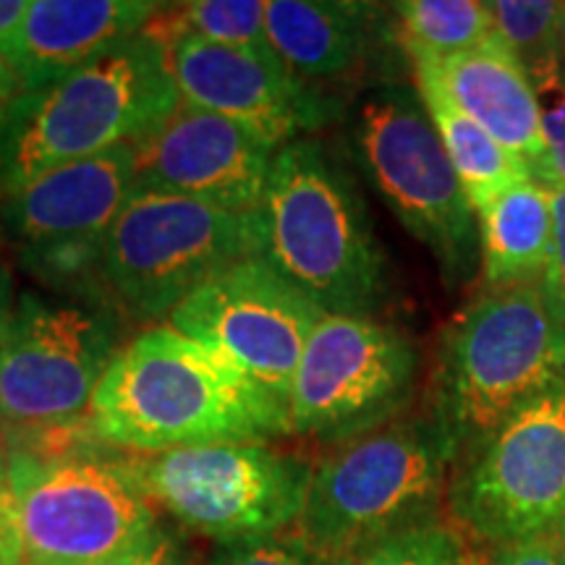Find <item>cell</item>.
<instances>
[{
  "mask_svg": "<svg viewBox=\"0 0 565 565\" xmlns=\"http://www.w3.org/2000/svg\"><path fill=\"white\" fill-rule=\"evenodd\" d=\"M89 433L129 454L267 443L288 416L228 359L171 324L121 345L87 414Z\"/></svg>",
  "mask_w": 565,
  "mask_h": 565,
  "instance_id": "1",
  "label": "cell"
},
{
  "mask_svg": "<svg viewBox=\"0 0 565 565\" xmlns=\"http://www.w3.org/2000/svg\"><path fill=\"white\" fill-rule=\"evenodd\" d=\"M249 233L252 257L324 315L374 317L391 294L364 196L320 139L280 147L263 200L249 212Z\"/></svg>",
  "mask_w": 565,
  "mask_h": 565,
  "instance_id": "2",
  "label": "cell"
},
{
  "mask_svg": "<svg viewBox=\"0 0 565 565\" xmlns=\"http://www.w3.org/2000/svg\"><path fill=\"white\" fill-rule=\"evenodd\" d=\"M565 383V324L540 282L477 294L445 324L437 343L429 416L456 463L503 424Z\"/></svg>",
  "mask_w": 565,
  "mask_h": 565,
  "instance_id": "3",
  "label": "cell"
},
{
  "mask_svg": "<svg viewBox=\"0 0 565 565\" xmlns=\"http://www.w3.org/2000/svg\"><path fill=\"white\" fill-rule=\"evenodd\" d=\"M181 103L160 32H139L74 74L19 92L0 129V200L55 168L147 137Z\"/></svg>",
  "mask_w": 565,
  "mask_h": 565,
  "instance_id": "4",
  "label": "cell"
},
{
  "mask_svg": "<svg viewBox=\"0 0 565 565\" xmlns=\"http://www.w3.org/2000/svg\"><path fill=\"white\" fill-rule=\"evenodd\" d=\"M456 450L429 414L338 445L315 466L291 532L335 561L353 563L391 536L443 519Z\"/></svg>",
  "mask_w": 565,
  "mask_h": 565,
  "instance_id": "5",
  "label": "cell"
},
{
  "mask_svg": "<svg viewBox=\"0 0 565 565\" xmlns=\"http://www.w3.org/2000/svg\"><path fill=\"white\" fill-rule=\"evenodd\" d=\"M353 158L398 223L433 254L448 286L482 267L477 210L450 166L419 89L387 82L366 89L351 116Z\"/></svg>",
  "mask_w": 565,
  "mask_h": 565,
  "instance_id": "6",
  "label": "cell"
},
{
  "mask_svg": "<svg viewBox=\"0 0 565 565\" xmlns=\"http://www.w3.org/2000/svg\"><path fill=\"white\" fill-rule=\"evenodd\" d=\"M121 351V309L74 296L19 294L0 341V419L11 445L71 429Z\"/></svg>",
  "mask_w": 565,
  "mask_h": 565,
  "instance_id": "7",
  "label": "cell"
},
{
  "mask_svg": "<svg viewBox=\"0 0 565 565\" xmlns=\"http://www.w3.org/2000/svg\"><path fill=\"white\" fill-rule=\"evenodd\" d=\"M124 461L154 511L217 545L288 532L315 475L307 458L267 443L131 454Z\"/></svg>",
  "mask_w": 565,
  "mask_h": 565,
  "instance_id": "8",
  "label": "cell"
},
{
  "mask_svg": "<svg viewBox=\"0 0 565 565\" xmlns=\"http://www.w3.org/2000/svg\"><path fill=\"white\" fill-rule=\"evenodd\" d=\"M249 257V212L134 189L105 238L103 278L121 312L158 322L204 282Z\"/></svg>",
  "mask_w": 565,
  "mask_h": 565,
  "instance_id": "9",
  "label": "cell"
},
{
  "mask_svg": "<svg viewBox=\"0 0 565 565\" xmlns=\"http://www.w3.org/2000/svg\"><path fill=\"white\" fill-rule=\"evenodd\" d=\"M137 189V147L42 173L0 200V238L19 267L58 296L110 301L103 278L105 238Z\"/></svg>",
  "mask_w": 565,
  "mask_h": 565,
  "instance_id": "10",
  "label": "cell"
},
{
  "mask_svg": "<svg viewBox=\"0 0 565 565\" xmlns=\"http://www.w3.org/2000/svg\"><path fill=\"white\" fill-rule=\"evenodd\" d=\"M422 353L404 330L374 317L324 315L288 393V435L343 445L387 427L412 406Z\"/></svg>",
  "mask_w": 565,
  "mask_h": 565,
  "instance_id": "11",
  "label": "cell"
},
{
  "mask_svg": "<svg viewBox=\"0 0 565 565\" xmlns=\"http://www.w3.org/2000/svg\"><path fill=\"white\" fill-rule=\"evenodd\" d=\"M24 565H95L160 524L124 458L11 454Z\"/></svg>",
  "mask_w": 565,
  "mask_h": 565,
  "instance_id": "12",
  "label": "cell"
},
{
  "mask_svg": "<svg viewBox=\"0 0 565 565\" xmlns=\"http://www.w3.org/2000/svg\"><path fill=\"white\" fill-rule=\"evenodd\" d=\"M445 508L471 550L550 534L565 513V383L454 466Z\"/></svg>",
  "mask_w": 565,
  "mask_h": 565,
  "instance_id": "13",
  "label": "cell"
},
{
  "mask_svg": "<svg viewBox=\"0 0 565 565\" xmlns=\"http://www.w3.org/2000/svg\"><path fill=\"white\" fill-rule=\"evenodd\" d=\"M322 317L299 288L249 257L196 288L168 324L228 359L286 412L301 353Z\"/></svg>",
  "mask_w": 565,
  "mask_h": 565,
  "instance_id": "14",
  "label": "cell"
},
{
  "mask_svg": "<svg viewBox=\"0 0 565 565\" xmlns=\"http://www.w3.org/2000/svg\"><path fill=\"white\" fill-rule=\"evenodd\" d=\"M134 147L137 189L192 196L231 212L257 207L280 150L249 126L186 103Z\"/></svg>",
  "mask_w": 565,
  "mask_h": 565,
  "instance_id": "15",
  "label": "cell"
},
{
  "mask_svg": "<svg viewBox=\"0 0 565 565\" xmlns=\"http://www.w3.org/2000/svg\"><path fill=\"white\" fill-rule=\"evenodd\" d=\"M162 40L181 103L249 126L275 147L328 118V105L282 66L273 47H225L173 30Z\"/></svg>",
  "mask_w": 565,
  "mask_h": 565,
  "instance_id": "16",
  "label": "cell"
},
{
  "mask_svg": "<svg viewBox=\"0 0 565 565\" xmlns=\"http://www.w3.org/2000/svg\"><path fill=\"white\" fill-rule=\"evenodd\" d=\"M162 11L152 0H30L0 47L19 92H34L113 51Z\"/></svg>",
  "mask_w": 565,
  "mask_h": 565,
  "instance_id": "17",
  "label": "cell"
},
{
  "mask_svg": "<svg viewBox=\"0 0 565 565\" xmlns=\"http://www.w3.org/2000/svg\"><path fill=\"white\" fill-rule=\"evenodd\" d=\"M387 11L349 0H267V42L301 82L356 74L383 42L395 40Z\"/></svg>",
  "mask_w": 565,
  "mask_h": 565,
  "instance_id": "18",
  "label": "cell"
},
{
  "mask_svg": "<svg viewBox=\"0 0 565 565\" xmlns=\"http://www.w3.org/2000/svg\"><path fill=\"white\" fill-rule=\"evenodd\" d=\"M445 92L466 116L475 118L515 162L534 175L542 152L540 97L498 40L477 51L433 61Z\"/></svg>",
  "mask_w": 565,
  "mask_h": 565,
  "instance_id": "19",
  "label": "cell"
},
{
  "mask_svg": "<svg viewBox=\"0 0 565 565\" xmlns=\"http://www.w3.org/2000/svg\"><path fill=\"white\" fill-rule=\"evenodd\" d=\"M487 288L526 286L545 275L553 207L550 189L524 181L477 212Z\"/></svg>",
  "mask_w": 565,
  "mask_h": 565,
  "instance_id": "20",
  "label": "cell"
},
{
  "mask_svg": "<svg viewBox=\"0 0 565 565\" xmlns=\"http://www.w3.org/2000/svg\"><path fill=\"white\" fill-rule=\"evenodd\" d=\"M412 66L424 108H427L437 134H440L450 166H454L471 207L479 212L494 196L519 186V183L532 181V175L521 162H515L475 118H469L458 108L454 97L445 92L433 61L412 58Z\"/></svg>",
  "mask_w": 565,
  "mask_h": 565,
  "instance_id": "21",
  "label": "cell"
},
{
  "mask_svg": "<svg viewBox=\"0 0 565 565\" xmlns=\"http://www.w3.org/2000/svg\"><path fill=\"white\" fill-rule=\"evenodd\" d=\"M391 13L395 42L408 58L445 61L498 40L490 6L479 0H404Z\"/></svg>",
  "mask_w": 565,
  "mask_h": 565,
  "instance_id": "22",
  "label": "cell"
},
{
  "mask_svg": "<svg viewBox=\"0 0 565 565\" xmlns=\"http://www.w3.org/2000/svg\"><path fill=\"white\" fill-rule=\"evenodd\" d=\"M494 38L532 82L536 97L565 76L563 13L557 0H492Z\"/></svg>",
  "mask_w": 565,
  "mask_h": 565,
  "instance_id": "23",
  "label": "cell"
},
{
  "mask_svg": "<svg viewBox=\"0 0 565 565\" xmlns=\"http://www.w3.org/2000/svg\"><path fill=\"white\" fill-rule=\"evenodd\" d=\"M173 32L225 47H249L265 51L267 42V3L263 0H194L183 3L179 24Z\"/></svg>",
  "mask_w": 565,
  "mask_h": 565,
  "instance_id": "24",
  "label": "cell"
},
{
  "mask_svg": "<svg viewBox=\"0 0 565 565\" xmlns=\"http://www.w3.org/2000/svg\"><path fill=\"white\" fill-rule=\"evenodd\" d=\"M353 565H475V553L450 521L437 519L380 542Z\"/></svg>",
  "mask_w": 565,
  "mask_h": 565,
  "instance_id": "25",
  "label": "cell"
},
{
  "mask_svg": "<svg viewBox=\"0 0 565 565\" xmlns=\"http://www.w3.org/2000/svg\"><path fill=\"white\" fill-rule=\"evenodd\" d=\"M207 565H353L335 561L296 536L291 529L254 540L225 542L212 550Z\"/></svg>",
  "mask_w": 565,
  "mask_h": 565,
  "instance_id": "26",
  "label": "cell"
},
{
  "mask_svg": "<svg viewBox=\"0 0 565 565\" xmlns=\"http://www.w3.org/2000/svg\"><path fill=\"white\" fill-rule=\"evenodd\" d=\"M542 152L540 166L532 181L542 183L545 189L565 186V76L553 89L542 92Z\"/></svg>",
  "mask_w": 565,
  "mask_h": 565,
  "instance_id": "27",
  "label": "cell"
},
{
  "mask_svg": "<svg viewBox=\"0 0 565 565\" xmlns=\"http://www.w3.org/2000/svg\"><path fill=\"white\" fill-rule=\"evenodd\" d=\"M550 207H553V236L545 275L540 288L557 320L565 324V186L550 189Z\"/></svg>",
  "mask_w": 565,
  "mask_h": 565,
  "instance_id": "28",
  "label": "cell"
},
{
  "mask_svg": "<svg viewBox=\"0 0 565 565\" xmlns=\"http://www.w3.org/2000/svg\"><path fill=\"white\" fill-rule=\"evenodd\" d=\"M95 565H183V547L171 529L158 524L121 553Z\"/></svg>",
  "mask_w": 565,
  "mask_h": 565,
  "instance_id": "29",
  "label": "cell"
},
{
  "mask_svg": "<svg viewBox=\"0 0 565 565\" xmlns=\"http://www.w3.org/2000/svg\"><path fill=\"white\" fill-rule=\"evenodd\" d=\"M471 553H475V565H565L550 534L529 536L500 547L471 550Z\"/></svg>",
  "mask_w": 565,
  "mask_h": 565,
  "instance_id": "30",
  "label": "cell"
},
{
  "mask_svg": "<svg viewBox=\"0 0 565 565\" xmlns=\"http://www.w3.org/2000/svg\"><path fill=\"white\" fill-rule=\"evenodd\" d=\"M0 565H24L19 511L6 469H0Z\"/></svg>",
  "mask_w": 565,
  "mask_h": 565,
  "instance_id": "31",
  "label": "cell"
},
{
  "mask_svg": "<svg viewBox=\"0 0 565 565\" xmlns=\"http://www.w3.org/2000/svg\"><path fill=\"white\" fill-rule=\"evenodd\" d=\"M17 286H13V275L9 270V265L0 259V341H3L6 330L13 320V312H17Z\"/></svg>",
  "mask_w": 565,
  "mask_h": 565,
  "instance_id": "32",
  "label": "cell"
},
{
  "mask_svg": "<svg viewBox=\"0 0 565 565\" xmlns=\"http://www.w3.org/2000/svg\"><path fill=\"white\" fill-rule=\"evenodd\" d=\"M26 6H30V0H0V47L17 30L19 21L24 19Z\"/></svg>",
  "mask_w": 565,
  "mask_h": 565,
  "instance_id": "33",
  "label": "cell"
},
{
  "mask_svg": "<svg viewBox=\"0 0 565 565\" xmlns=\"http://www.w3.org/2000/svg\"><path fill=\"white\" fill-rule=\"evenodd\" d=\"M17 95H19L17 76L11 74L9 63L0 58V129H3V121H6V116H9V108Z\"/></svg>",
  "mask_w": 565,
  "mask_h": 565,
  "instance_id": "34",
  "label": "cell"
},
{
  "mask_svg": "<svg viewBox=\"0 0 565 565\" xmlns=\"http://www.w3.org/2000/svg\"><path fill=\"white\" fill-rule=\"evenodd\" d=\"M9 458H11V440H9V427L0 419V469L9 471Z\"/></svg>",
  "mask_w": 565,
  "mask_h": 565,
  "instance_id": "35",
  "label": "cell"
},
{
  "mask_svg": "<svg viewBox=\"0 0 565 565\" xmlns=\"http://www.w3.org/2000/svg\"><path fill=\"white\" fill-rule=\"evenodd\" d=\"M550 536H553L557 553H561L563 561H565V513L561 515V519H557V524L550 529Z\"/></svg>",
  "mask_w": 565,
  "mask_h": 565,
  "instance_id": "36",
  "label": "cell"
},
{
  "mask_svg": "<svg viewBox=\"0 0 565 565\" xmlns=\"http://www.w3.org/2000/svg\"><path fill=\"white\" fill-rule=\"evenodd\" d=\"M563 63H565V13H563Z\"/></svg>",
  "mask_w": 565,
  "mask_h": 565,
  "instance_id": "37",
  "label": "cell"
}]
</instances>
